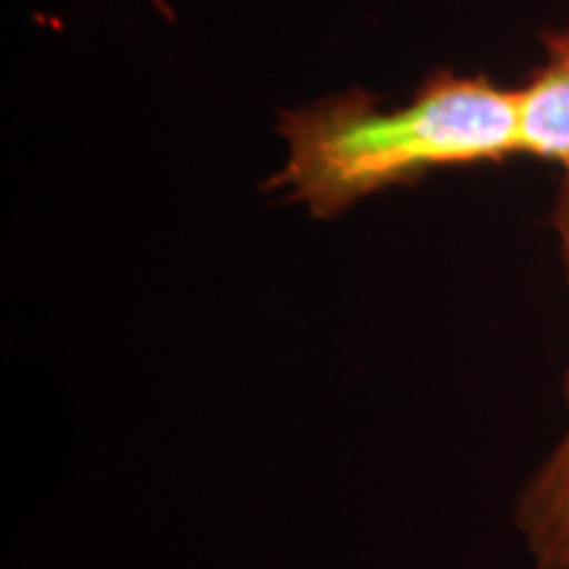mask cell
<instances>
[{"instance_id": "6da1fadb", "label": "cell", "mask_w": 569, "mask_h": 569, "mask_svg": "<svg viewBox=\"0 0 569 569\" xmlns=\"http://www.w3.org/2000/svg\"><path fill=\"white\" fill-rule=\"evenodd\" d=\"M280 132L288 161L274 182L327 219L432 169L519 153V90L440 71L401 109L382 111L367 92H348L284 113Z\"/></svg>"}, {"instance_id": "7a4b0ae2", "label": "cell", "mask_w": 569, "mask_h": 569, "mask_svg": "<svg viewBox=\"0 0 569 569\" xmlns=\"http://www.w3.org/2000/svg\"><path fill=\"white\" fill-rule=\"evenodd\" d=\"M519 153L569 169V32L546 38L543 67L519 88Z\"/></svg>"}, {"instance_id": "3957f363", "label": "cell", "mask_w": 569, "mask_h": 569, "mask_svg": "<svg viewBox=\"0 0 569 569\" xmlns=\"http://www.w3.org/2000/svg\"><path fill=\"white\" fill-rule=\"evenodd\" d=\"M517 528L538 569H569V427L519 496Z\"/></svg>"}, {"instance_id": "277c9868", "label": "cell", "mask_w": 569, "mask_h": 569, "mask_svg": "<svg viewBox=\"0 0 569 569\" xmlns=\"http://www.w3.org/2000/svg\"><path fill=\"white\" fill-rule=\"evenodd\" d=\"M553 230H557L561 264H565V274L569 282V169H567L565 184H561L557 209H553Z\"/></svg>"}, {"instance_id": "5b68a950", "label": "cell", "mask_w": 569, "mask_h": 569, "mask_svg": "<svg viewBox=\"0 0 569 569\" xmlns=\"http://www.w3.org/2000/svg\"><path fill=\"white\" fill-rule=\"evenodd\" d=\"M151 3H156V6H159V9H161L163 13H167V17H172V11H169V9H167V3H163V0H151Z\"/></svg>"}]
</instances>
